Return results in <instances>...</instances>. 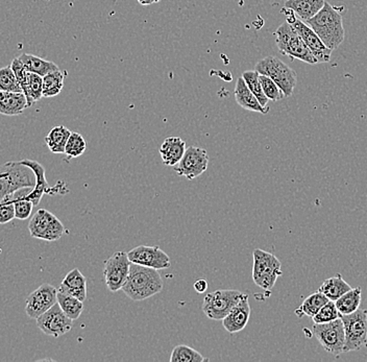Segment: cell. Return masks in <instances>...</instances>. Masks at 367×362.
<instances>
[{
    "instance_id": "obj_35",
    "label": "cell",
    "mask_w": 367,
    "mask_h": 362,
    "mask_svg": "<svg viewBox=\"0 0 367 362\" xmlns=\"http://www.w3.org/2000/svg\"><path fill=\"white\" fill-rule=\"evenodd\" d=\"M0 90L6 92H23L11 65L0 69Z\"/></svg>"
},
{
    "instance_id": "obj_29",
    "label": "cell",
    "mask_w": 367,
    "mask_h": 362,
    "mask_svg": "<svg viewBox=\"0 0 367 362\" xmlns=\"http://www.w3.org/2000/svg\"><path fill=\"white\" fill-rule=\"evenodd\" d=\"M57 304L72 321L79 319L84 311V302L63 291L57 290Z\"/></svg>"
},
{
    "instance_id": "obj_27",
    "label": "cell",
    "mask_w": 367,
    "mask_h": 362,
    "mask_svg": "<svg viewBox=\"0 0 367 362\" xmlns=\"http://www.w3.org/2000/svg\"><path fill=\"white\" fill-rule=\"evenodd\" d=\"M330 300L320 293V291H316L312 295H309L302 305L296 309L295 315L298 317H313L314 315H317L318 311L322 309V306L326 305Z\"/></svg>"
},
{
    "instance_id": "obj_4",
    "label": "cell",
    "mask_w": 367,
    "mask_h": 362,
    "mask_svg": "<svg viewBox=\"0 0 367 362\" xmlns=\"http://www.w3.org/2000/svg\"><path fill=\"white\" fill-rule=\"evenodd\" d=\"M276 44L281 54L290 57L291 60H300L307 64H318L311 50L307 47L291 24L285 21L278 26L275 33Z\"/></svg>"
},
{
    "instance_id": "obj_17",
    "label": "cell",
    "mask_w": 367,
    "mask_h": 362,
    "mask_svg": "<svg viewBox=\"0 0 367 362\" xmlns=\"http://www.w3.org/2000/svg\"><path fill=\"white\" fill-rule=\"evenodd\" d=\"M19 162L30 167L33 172H34L35 176H36V185L30 191V189L26 191V198L30 200L35 206H38L39 203L41 202L44 194H54V189L48 184L47 180H46L45 169L39 162L30 160V159H24V160L19 161Z\"/></svg>"
},
{
    "instance_id": "obj_24",
    "label": "cell",
    "mask_w": 367,
    "mask_h": 362,
    "mask_svg": "<svg viewBox=\"0 0 367 362\" xmlns=\"http://www.w3.org/2000/svg\"><path fill=\"white\" fill-rule=\"evenodd\" d=\"M18 57L28 72H34L41 77L60 69L54 62L47 61L42 57L34 56V55L22 54Z\"/></svg>"
},
{
    "instance_id": "obj_12",
    "label": "cell",
    "mask_w": 367,
    "mask_h": 362,
    "mask_svg": "<svg viewBox=\"0 0 367 362\" xmlns=\"http://www.w3.org/2000/svg\"><path fill=\"white\" fill-rule=\"evenodd\" d=\"M130 264L132 262L125 251H116L105 261L103 277L110 291L116 293L123 289L129 277Z\"/></svg>"
},
{
    "instance_id": "obj_10",
    "label": "cell",
    "mask_w": 367,
    "mask_h": 362,
    "mask_svg": "<svg viewBox=\"0 0 367 362\" xmlns=\"http://www.w3.org/2000/svg\"><path fill=\"white\" fill-rule=\"evenodd\" d=\"M30 236L46 242H57L65 233L61 220L46 209H39L28 224Z\"/></svg>"
},
{
    "instance_id": "obj_8",
    "label": "cell",
    "mask_w": 367,
    "mask_h": 362,
    "mask_svg": "<svg viewBox=\"0 0 367 362\" xmlns=\"http://www.w3.org/2000/svg\"><path fill=\"white\" fill-rule=\"evenodd\" d=\"M344 327V353L360 351L367 346V311L358 309L348 315H340Z\"/></svg>"
},
{
    "instance_id": "obj_2",
    "label": "cell",
    "mask_w": 367,
    "mask_h": 362,
    "mask_svg": "<svg viewBox=\"0 0 367 362\" xmlns=\"http://www.w3.org/2000/svg\"><path fill=\"white\" fill-rule=\"evenodd\" d=\"M306 23L331 50H335L344 41L346 34L341 13L329 2L326 1L324 8Z\"/></svg>"
},
{
    "instance_id": "obj_5",
    "label": "cell",
    "mask_w": 367,
    "mask_h": 362,
    "mask_svg": "<svg viewBox=\"0 0 367 362\" xmlns=\"http://www.w3.org/2000/svg\"><path fill=\"white\" fill-rule=\"evenodd\" d=\"M255 70L259 74L271 77L282 90L285 97L293 96L298 83V74L278 57L269 56L260 60L256 64Z\"/></svg>"
},
{
    "instance_id": "obj_41",
    "label": "cell",
    "mask_w": 367,
    "mask_h": 362,
    "mask_svg": "<svg viewBox=\"0 0 367 362\" xmlns=\"http://www.w3.org/2000/svg\"><path fill=\"white\" fill-rule=\"evenodd\" d=\"M194 290L198 293H205L208 289V282L205 279H200L194 283Z\"/></svg>"
},
{
    "instance_id": "obj_26",
    "label": "cell",
    "mask_w": 367,
    "mask_h": 362,
    "mask_svg": "<svg viewBox=\"0 0 367 362\" xmlns=\"http://www.w3.org/2000/svg\"><path fill=\"white\" fill-rule=\"evenodd\" d=\"M351 287L349 283L344 281V278L340 275L332 277L330 279L326 280L324 283L320 285L318 291L324 293L330 301L336 302L340 297L351 290Z\"/></svg>"
},
{
    "instance_id": "obj_9",
    "label": "cell",
    "mask_w": 367,
    "mask_h": 362,
    "mask_svg": "<svg viewBox=\"0 0 367 362\" xmlns=\"http://www.w3.org/2000/svg\"><path fill=\"white\" fill-rule=\"evenodd\" d=\"M283 12L286 15V21L293 26L294 30L300 35V38L306 44L307 47L311 50L313 56L316 57L318 63H329L331 60L332 52L330 48L324 45L322 39L317 36L313 28L309 26L306 22L303 21L294 14L293 11L289 9H283Z\"/></svg>"
},
{
    "instance_id": "obj_15",
    "label": "cell",
    "mask_w": 367,
    "mask_h": 362,
    "mask_svg": "<svg viewBox=\"0 0 367 362\" xmlns=\"http://www.w3.org/2000/svg\"><path fill=\"white\" fill-rule=\"evenodd\" d=\"M57 303V289L52 284L44 283L28 295L26 312L30 319H37Z\"/></svg>"
},
{
    "instance_id": "obj_14",
    "label": "cell",
    "mask_w": 367,
    "mask_h": 362,
    "mask_svg": "<svg viewBox=\"0 0 367 362\" xmlns=\"http://www.w3.org/2000/svg\"><path fill=\"white\" fill-rule=\"evenodd\" d=\"M36 321L38 328L44 334L55 337V339L72 331V326H74V321L64 313L57 303L48 309L45 313L40 315Z\"/></svg>"
},
{
    "instance_id": "obj_31",
    "label": "cell",
    "mask_w": 367,
    "mask_h": 362,
    "mask_svg": "<svg viewBox=\"0 0 367 362\" xmlns=\"http://www.w3.org/2000/svg\"><path fill=\"white\" fill-rule=\"evenodd\" d=\"M205 358L200 352L186 344H179L172 350L170 362H205Z\"/></svg>"
},
{
    "instance_id": "obj_18",
    "label": "cell",
    "mask_w": 367,
    "mask_h": 362,
    "mask_svg": "<svg viewBox=\"0 0 367 362\" xmlns=\"http://www.w3.org/2000/svg\"><path fill=\"white\" fill-rule=\"evenodd\" d=\"M249 317H251V305H249V295H244L237 305L234 306L229 315L222 319L223 328L231 334L240 332L244 330L245 327L249 324Z\"/></svg>"
},
{
    "instance_id": "obj_39",
    "label": "cell",
    "mask_w": 367,
    "mask_h": 362,
    "mask_svg": "<svg viewBox=\"0 0 367 362\" xmlns=\"http://www.w3.org/2000/svg\"><path fill=\"white\" fill-rule=\"evenodd\" d=\"M14 218H16L15 205L13 196H11L0 202V225L8 224Z\"/></svg>"
},
{
    "instance_id": "obj_42",
    "label": "cell",
    "mask_w": 367,
    "mask_h": 362,
    "mask_svg": "<svg viewBox=\"0 0 367 362\" xmlns=\"http://www.w3.org/2000/svg\"><path fill=\"white\" fill-rule=\"evenodd\" d=\"M141 6H150V4H154V0H137Z\"/></svg>"
},
{
    "instance_id": "obj_30",
    "label": "cell",
    "mask_w": 367,
    "mask_h": 362,
    "mask_svg": "<svg viewBox=\"0 0 367 362\" xmlns=\"http://www.w3.org/2000/svg\"><path fill=\"white\" fill-rule=\"evenodd\" d=\"M67 72L55 70L43 77V97H55L61 94L64 87V81Z\"/></svg>"
},
{
    "instance_id": "obj_43",
    "label": "cell",
    "mask_w": 367,
    "mask_h": 362,
    "mask_svg": "<svg viewBox=\"0 0 367 362\" xmlns=\"http://www.w3.org/2000/svg\"><path fill=\"white\" fill-rule=\"evenodd\" d=\"M160 1H161V0H154V2H156V4H157V2H160Z\"/></svg>"
},
{
    "instance_id": "obj_25",
    "label": "cell",
    "mask_w": 367,
    "mask_h": 362,
    "mask_svg": "<svg viewBox=\"0 0 367 362\" xmlns=\"http://www.w3.org/2000/svg\"><path fill=\"white\" fill-rule=\"evenodd\" d=\"M70 135H72L70 130L64 125L52 128L45 137L46 145L52 153L65 154L66 145Z\"/></svg>"
},
{
    "instance_id": "obj_40",
    "label": "cell",
    "mask_w": 367,
    "mask_h": 362,
    "mask_svg": "<svg viewBox=\"0 0 367 362\" xmlns=\"http://www.w3.org/2000/svg\"><path fill=\"white\" fill-rule=\"evenodd\" d=\"M11 67H12L13 72H14L15 76H16L20 86L23 90V94L26 96V94H28V70L26 69L19 57L13 60Z\"/></svg>"
},
{
    "instance_id": "obj_33",
    "label": "cell",
    "mask_w": 367,
    "mask_h": 362,
    "mask_svg": "<svg viewBox=\"0 0 367 362\" xmlns=\"http://www.w3.org/2000/svg\"><path fill=\"white\" fill-rule=\"evenodd\" d=\"M43 97V77L34 72H28V108Z\"/></svg>"
},
{
    "instance_id": "obj_1",
    "label": "cell",
    "mask_w": 367,
    "mask_h": 362,
    "mask_svg": "<svg viewBox=\"0 0 367 362\" xmlns=\"http://www.w3.org/2000/svg\"><path fill=\"white\" fill-rule=\"evenodd\" d=\"M164 288V282L158 269L132 264L129 277L123 287V293L132 301H145L158 295Z\"/></svg>"
},
{
    "instance_id": "obj_13",
    "label": "cell",
    "mask_w": 367,
    "mask_h": 362,
    "mask_svg": "<svg viewBox=\"0 0 367 362\" xmlns=\"http://www.w3.org/2000/svg\"><path fill=\"white\" fill-rule=\"evenodd\" d=\"M209 165V156L207 151L201 147H189L186 149L183 158L178 164L174 165V169L176 174L185 176L187 180H193L202 176Z\"/></svg>"
},
{
    "instance_id": "obj_6",
    "label": "cell",
    "mask_w": 367,
    "mask_h": 362,
    "mask_svg": "<svg viewBox=\"0 0 367 362\" xmlns=\"http://www.w3.org/2000/svg\"><path fill=\"white\" fill-rule=\"evenodd\" d=\"M253 257L254 283L264 290H271L278 278L283 275L280 260L273 254L260 249L254 251Z\"/></svg>"
},
{
    "instance_id": "obj_21",
    "label": "cell",
    "mask_w": 367,
    "mask_h": 362,
    "mask_svg": "<svg viewBox=\"0 0 367 362\" xmlns=\"http://www.w3.org/2000/svg\"><path fill=\"white\" fill-rule=\"evenodd\" d=\"M185 141L180 137H167L159 149L163 164L172 167L178 164L187 149Z\"/></svg>"
},
{
    "instance_id": "obj_36",
    "label": "cell",
    "mask_w": 367,
    "mask_h": 362,
    "mask_svg": "<svg viewBox=\"0 0 367 362\" xmlns=\"http://www.w3.org/2000/svg\"><path fill=\"white\" fill-rule=\"evenodd\" d=\"M87 149V143L81 134L72 132L65 147V154L69 158L83 156Z\"/></svg>"
},
{
    "instance_id": "obj_22",
    "label": "cell",
    "mask_w": 367,
    "mask_h": 362,
    "mask_svg": "<svg viewBox=\"0 0 367 362\" xmlns=\"http://www.w3.org/2000/svg\"><path fill=\"white\" fill-rule=\"evenodd\" d=\"M28 108V98L23 92H6L0 90V114L17 116Z\"/></svg>"
},
{
    "instance_id": "obj_23",
    "label": "cell",
    "mask_w": 367,
    "mask_h": 362,
    "mask_svg": "<svg viewBox=\"0 0 367 362\" xmlns=\"http://www.w3.org/2000/svg\"><path fill=\"white\" fill-rule=\"evenodd\" d=\"M324 4L326 0H286L285 8L293 11L298 18L307 22L324 8Z\"/></svg>"
},
{
    "instance_id": "obj_28",
    "label": "cell",
    "mask_w": 367,
    "mask_h": 362,
    "mask_svg": "<svg viewBox=\"0 0 367 362\" xmlns=\"http://www.w3.org/2000/svg\"><path fill=\"white\" fill-rule=\"evenodd\" d=\"M361 299L362 290L360 287L351 288L348 293H344L335 302L340 315H351V313L358 310L360 308V304H361Z\"/></svg>"
},
{
    "instance_id": "obj_19",
    "label": "cell",
    "mask_w": 367,
    "mask_h": 362,
    "mask_svg": "<svg viewBox=\"0 0 367 362\" xmlns=\"http://www.w3.org/2000/svg\"><path fill=\"white\" fill-rule=\"evenodd\" d=\"M57 290L84 302L87 299V279L79 268L72 269L65 276Z\"/></svg>"
},
{
    "instance_id": "obj_16",
    "label": "cell",
    "mask_w": 367,
    "mask_h": 362,
    "mask_svg": "<svg viewBox=\"0 0 367 362\" xmlns=\"http://www.w3.org/2000/svg\"><path fill=\"white\" fill-rule=\"evenodd\" d=\"M128 256L132 264L150 267V268L158 269V271L169 268L171 266L169 256L159 247H136V248L130 249Z\"/></svg>"
},
{
    "instance_id": "obj_37",
    "label": "cell",
    "mask_w": 367,
    "mask_h": 362,
    "mask_svg": "<svg viewBox=\"0 0 367 362\" xmlns=\"http://www.w3.org/2000/svg\"><path fill=\"white\" fill-rule=\"evenodd\" d=\"M339 317L340 313L336 307L335 302L329 301L326 305L322 307L317 315H314L312 319L314 324H324L330 323Z\"/></svg>"
},
{
    "instance_id": "obj_34",
    "label": "cell",
    "mask_w": 367,
    "mask_h": 362,
    "mask_svg": "<svg viewBox=\"0 0 367 362\" xmlns=\"http://www.w3.org/2000/svg\"><path fill=\"white\" fill-rule=\"evenodd\" d=\"M260 74L259 72L254 70V72H243L242 77L247 83V87L249 88L254 96L257 97L259 103L263 106V107H267L269 99L265 96L263 92L262 86H261L260 79H259Z\"/></svg>"
},
{
    "instance_id": "obj_38",
    "label": "cell",
    "mask_w": 367,
    "mask_h": 362,
    "mask_svg": "<svg viewBox=\"0 0 367 362\" xmlns=\"http://www.w3.org/2000/svg\"><path fill=\"white\" fill-rule=\"evenodd\" d=\"M259 79H260L263 92H264L265 96H266L269 101H278L284 98L285 96L284 94H283L282 90L280 89V87L276 85L275 81H273L271 77L260 74Z\"/></svg>"
},
{
    "instance_id": "obj_7",
    "label": "cell",
    "mask_w": 367,
    "mask_h": 362,
    "mask_svg": "<svg viewBox=\"0 0 367 362\" xmlns=\"http://www.w3.org/2000/svg\"><path fill=\"white\" fill-rule=\"evenodd\" d=\"M243 295L244 293L235 289H218L208 293L203 299V313L212 321H222Z\"/></svg>"
},
{
    "instance_id": "obj_3",
    "label": "cell",
    "mask_w": 367,
    "mask_h": 362,
    "mask_svg": "<svg viewBox=\"0 0 367 362\" xmlns=\"http://www.w3.org/2000/svg\"><path fill=\"white\" fill-rule=\"evenodd\" d=\"M36 176L30 167L16 161L0 166V202L23 188H34Z\"/></svg>"
},
{
    "instance_id": "obj_32",
    "label": "cell",
    "mask_w": 367,
    "mask_h": 362,
    "mask_svg": "<svg viewBox=\"0 0 367 362\" xmlns=\"http://www.w3.org/2000/svg\"><path fill=\"white\" fill-rule=\"evenodd\" d=\"M28 189L33 188L20 189V191L13 194V200H14L15 205V215H16L17 220H26L30 218V215H32L33 209H34L35 207V205L26 198V192Z\"/></svg>"
},
{
    "instance_id": "obj_20",
    "label": "cell",
    "mask_w": 367,
    "mask_h": 362,
    "mask_svg": "<svg viewBox=\"0 0 367 362\" xmlns=\"http://www.w3.org/2000/svg\"><path fill=\"white\" fill-rule=\"evenodd\" d=\"M234 96H235L236 103L240 107H242L243 109L247 110V111L257 112V113L261 114L269 113V108L263 107L259 103L257 97L254 96L253 92L247 87V83H245L242 77H239L237 81H236Z\"/></svg>"
},
{
    "instance_id": "obj_11",
    "label": "cell",
    "mask_w": 367,
    "mask_h": 362,
    "mask_svg": "<svg viewBox=\"0 0 367 362\" xmlns=\"http://www.w3.org/2000/svg\"><path fill=\"white\" fill-rule=\"evenodd\" d=\"M313 334L318 343L322 344L324 351L335 357L342 354L346 344V334L341 319H335L330 323L314 324Z\"/></svg>"
}]
</instances>
